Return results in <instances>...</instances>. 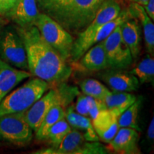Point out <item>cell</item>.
I'll use <instances>...</instances> for the list:
<instances>
[{
	"label": "cell",
	"instance_id": "obj_29",
	"mask_svg": "<svg viewBox=\"0 0 154 154\" xmlns=\"http://www.w3.org/2000/svg\"><path fill=\"white\" fill-rule=\"evenodd\" d=\"M59 0H36L40 9L47 12L53 6H54Z\"/></svg>",
	"mask_w": 154,
	"mask_h": 154
},
{
	"label": "cell",
	"instance_id": "obj_25",
	"mask_svg": "<svg viewBox=\"0 0 154 154\" xmlns=\"http://www.w3.org/2000/svg\"><path fill=\"white\" fill-rule=\"evenodd\" d=\"M72 127L63 118L50 128L45 140H48L51 145V148H57L60 144L63 138L72 130Z\"/></svg>",
	"mask_w": 154,
	"mask_h": 154
},
{
	"label": "cell",
	"instance_id": "obj_20",
	"mask_svg": "<svg viewBox=\"0 0 154 154\" xmlns=\"http://www.w3.org/2000/svg\"><path fill=\"white\" fill-rule=\"evenodd\" d=\"M137 99L129 92L111 91L103 100L106 109L117 118Z\"/></svg>",
	"mask_w": 154,
	"mask_h": 154
},
{
	"label": "cell",
	"instance_id": "obj_22",
	"mask_svg": "<svg viewBox=\"0 0 154 154\" xmlns=\"http://www.w3.org/2000/svg\"><path fill=\"white\" fill-rule=\"evenodd\" d=\"M138 79L140 84L153 83L154 79V59L150 54L145 57L129 72Z\"/></svg>",
	"mask_w": 154,
	"mask_h": 154
},
{
	"label": "cell",
	"instance_id": "obj_14",
	"mask_svg": "<svg viewBox=\"0 0 154 154\" xmlns=\"http://www.w3.org/2000/svg\"><path fill=\"white\" fill-rule=\"evenodd\" d=\"M139 139L138 131L131 128H119L116 134L109 143L111 149L116 153H140L138 147Z\"/></svg>",
	"mask_w": 154,
	"mask_h": 154
},
{
	"label": "cell",
	"instance_id": "obj_18",
	"mask_svg": "<svg viewBox=\"0 0 154 154\" xmlns=\"http://www.w3.org/2000/svg\"><path fill=\"white\" fill-rule=\"evenodd\" d=\"M79 60L81 65L88 71L99 72L109 68L102 42L92 46Z\"/></svg>",
	"mask_w": 154,
	"mask_h": 154
},
{
	"label": "cell",
	"instance_id": "obj_11",
	"mask_svg": "<svg viewBox=\"0 0 154 154\" xmlns=\"http://www.w3.org/2000/svg\"><path fill=\"white\" fill-rule=\"evenodd\" d=\"M38 14L36 0H18L5 16L19 27L26 28L34 26Z\"/></svg>",
	"mask_w": 154,
	"mask_h": 154
},
{
	"label": "cell",
	"instance_id": "obj_21",
	"mask_svg": "<svg viewBox=\"0 0 154 154\" xmlns=\"http://www.w3.org/2000/svg\"><path fill=\"white\" fill-rule=\"evenodd\" d=\"M65 115L66 109L61 106L57 105L51 108L44 116L39 127L36 131V139L45 140L50 128L57 121L65 118Z\"/></svg>",
	"mask_w": 154,
	"mask_h": 154
},
{
	"label": "cell",
	"instance_id": "obj_32",
	"mask_svg": "<svg viewBox=\"0 0 154 154\" xmlns=\"http://www.w3.org/2000/svg\"><path fill=\"white\" fill-rule=\"evenodd\" d=\"M129 1L131 2L132 3L138 4V5H140L144 7V6L146 5V4L148 3L149 0H129Z\"/></svg>",
	"mask_w": 154,
	"mask_h": 154
},
{
	"label": "cell",
	"instance_id": "obj_24",
	"mask_svg": "<svg viewBox=\"0 0 154 154\" xmlns=\"http://www.w3.org/2000/svg\"><path fill=\"white\" fill-rule=\"evenodd\" d=\"M83 94L94 99L103 101L111 93L106 86L99 81L93 79H86L79 83Z\"/></svg>",
	"mask_w": 154,
	"mask_h": 154
},
{
	"label": "cell",
	"instance_id": "obj_16",
	"mask_svg": "<svg viewBox=\"0 0 154 154\" xmlns=\"http://www.w3.org/2000/svg\"><path fill=\"white\" fill-rule=\"evenodd\" d=\"M123 40L129 49L133 59H136L140 51L141 29L137 19L132 16L120 25Z\"/></svg>",
	"mask_w": 154,
	"mask_h": 154
},
{
	"label": "cell",
	"instance_id": "obj_19",
	"mask_svg": "<svg viewBox=\"0 0 154 154\" xmlns=\"http://www.w3.org/2000/svg\"><path fill=\"white\" fill-rule=\"evenodd\" d=\"M128 11L133 17L138 19L141 23L143 30L144 39L147 51L151 57L154 54V24L153 20L148 16L143 6L131 3Z\"/></svg>",
	"mask_w": 154,
	"mask_h": 154
},
{
	"label": "cell",
	"instance_id": "obj_12",
	"mask_svg": "<svg viewBox=\"0 0 154 154\" xmlns=\"http://www.w3.org/2000/svg\"><path fill=\"white\" fill-rule=\"evenodd\" d=\"M32 75L0 59V102L17 85Z\"/></svg>",
	"mask_w": 154,
	"mask_h": 154
},
{
	"label": "cell",
	"instance_id": "obj_13",
	"mask_svg": "<svg viewBox=\"0 0 154 154\" xmlns=\"http://www.w3.org/2000/svg\"><path fill=\"white\" fill-rule=\"evenodd\" d=\"M86 140L79 131L72 128L57 148L38 150L36 154H83Z\"/></svg>",
	"mask_w": 154,
	"mask_h": 154
},
{
	"label": "cell",
	"instance_id": "obj_15",
	"mask_svg": "<svg viewBox=\"0 0 154 154\" xmlns=\"http://www.w3.org/2000/svg\"><path fill=\"white\" fill-rule=\"evenodd\" d=\"M94 128L99 139L109 143L118 131V118L108 109L103 110L92 120Z\"/></svg>",
	"mask_w": 154,
	"mask_h": 154
},
{
	"label": "cell",
	"instance_id": "obj_8",
	"mask_svg": "<svg viewBox=\"0 0 154 154\" xmlns=\"http://www.w3.org/2000/svg\"><path fill=\"white\" fill-rule=\"evenodd\" d=\"M0 59L15 68L29 72L24 44L17 31L0 32Z\"/></svg>",
	"mask_w": 154,
	"mask_h": 154
},
{
	"label": "cell",
	"instance_id": "obj_26",
	"mask_svg": "<svg viewBox=\"0 0 154 154\" xmlns=\"http://www.w3.org/2000/svg\"><path fill=\"white\" fill-rule=\"evenodd\" d=\"M76 98L77 100L74 110L81 115L88 117L90 109L89 96H86L85 94H79Z\"/></svg>",
	"mask_w": 154,
	"mask_h": 154
},
{
	"label": "cell",
	"instance_id": "obj_28",
	"mask_svg": "<svg viewBox=\"0 0 154 154\" xmlns=\"http://www.w3.org/2000/svg\"><path fill=\"white\" fill-rule=\"evenodd\" d=\"M17 2L18 0H0V14L5 15Z\"/></svg>",
	"mask_w": 154,
	"mask_h": 154
},
{
	"label": "cell",
	"instance_id": "obj_23",
	"mask_svg": "<svg viewBox=\"0 0 154 154\" xmlns=\"http://www.w3.org/2000/svg\"><path fill=\"white\" fill-rule=\"evenodd\" d=\"M141 103V98L137 99L134 103L119 116L118 117L119 128H131L138 132L140 131V128L138 124V116Z\"/></svg>",
	"mask_w": 154,
	"mask_h": 154
},
{
	"label": "cell",
	"instance_id": "obj_17",
	"mask_svg": "<svg viewBox=\"0 0 154 154\" xmlns=\"http://www.w3.org/2000/svg\"><path fill=\"white\" fill-rule=\"evenodd\" d=\"M65 119L71 127L82 133L87 141H99V138L94 130L92 121L88 117L76 112L74 107L70 106L66 109Z\"/></svg>",
	"mask_w": 154,
	"mask_h": 154
},
{
	"label": "cell",
	"instance_id": "obj_27",
	"mask_svg": "<svg viewBox=\"0 0 154 154\" xmlns=\"http://www.w3.org/2000/svg\"><path fill=\"white\" fill-rule=\"evenodd\" d=\"M89 103L90 109L88 116L91 121L94 120L96 117V116L99 114L101 111L107 109L104 102L103 101L96 99L94 98L91 97V96H89Z\"/></svg>",
	"mask_w": 154,
	"mask_h": 154
},
{
	"label": "cell",
	"instance_id": "obj_7",
	"mask_svg": "<svg viewBox=\"0 0 154 154\" xmlns=\"http://www.w3.org/2000/svg\"><path fill=\"white\" fill-rule=\"evenodd\" d=\"M32 137L33 130L25 119V111L0 116V140L26 146Z\"/></svg>",
	"mask_w": 154,
	"mask_h": 154
},
{
	"label": "cell",
	"instance_id": "obj_31",
	"mask_svg": "<svg viewBox=\"0 0 154 154\" xmlns=\"http://www.w3.org/2000/svg\"><path fill=\"white\" fill-rule=\"evenodd\" d=\"M147 138L150 141H153L154 139V118L153 117L148 128Z\"/></svg>",
	"mask_w": 154,
	"mask_h": 154
},
{
	"label": "cell",
	"instance_id": "obj_2",
	"mask_svg": "<svg viewBox=\"0 0 154 154\" xmlns=\"http://www.w3.org/2000/svg\"><path fill=\"white\" fill-rule=\"evenodd\" d=\"M105 0H59L47 14L69 32L79 34L95 17Z\"/></svg>",
	"mask_w": 154,
	"mask_h": 154
},
{
	"label": "cell",
	"instance_id": "obj_30",
	"mask_svg": "<svg viewBox=\"0 0 154 154\" xmlns=\"http://www.w3.org/2000/svg\"><path fill=\"white\" fill-rule=\"evenodd\" d=\"M146 14L151 20H154V0H149L148 3L143 7Z\"/></svg>",
	"mask_w": 154,
	"mask_h": 154
},
{
	"label": "cell",
	"instance_id": "obj_6",
	"mask_svg": "<svg viewBox=\"0 0 154 154\" xmlns=\"http://www.w3.org/2000/svg\"><path fill=\"white\" fill-rule=\"evenodd\" d=\"M34 26L44 41L55 49L65 61L69 60L74 39L68 31L45 13L38 14Z\"/></svg>",
	"mask_w": 154,
	"mask_h": 154
},
{
	"label": "cell",
	"instance_id": "obj_10",
	"mask_svg": "<svg viewBox=\"0 0 154 154\" xmlns=\"http://www.w3.org/2000/svg\"><path fill=\"white\" fill-rule=\"evenodd\" d=\"M105 70L100 77L113 91L131 92L139 88L138 79L130 72L121 69L109 68Z\"/></svg>",
	"mask_w": 154,
	"mask_h": 154
},
{
	"label": "cell",
	"instance_id": "obj_5",
	"mask_svg": "<svg viewBox=\"0 0 154 154\" xmlns=\"http://www.w3.org/2000/svg\"><path fill=\"white\" fill-rule=\"evenodd\" d=\"M121 10L120 5L115 0H105L102 4L95 17L86 27L78 34L74 40L70 59L76 62L91 47V43L96 32L106 23L118 17Z\"/></svg>",
	"mask_w": 154,
	"mask_h": 154
},
{
	"label": "cell",
	"instance_id": "obj_4",
	"mask_svg": "<svg viewBox=\"0 0 154 154\" xmlns=\"http://www.w3.org/2000/svg\"><path fill=\"white\" fill-rule=\"evenodd\" d=\"M49 84L41 79H31L0 102V116L26 111L39 99L49 88Z\"/></svg>",
	"mask_w": 154,
	"mask_h": 154
},
{
	"label": "cell",
	"instance_id": "obj_33",
	"mask_svg": "<svg viewBox=\"0 0 154 154\" xmlns=\"http://www.w3.org/2000/svg\"><path fill=\"white\" fill-rule=\"evenodd\" d=\"M2 25H3V21H2V19L1 17H0V32H1V29H2Z\"/></svg>",
	"mask_w": 154,
	"mask_h": 154
},
{
	"label": "cell",
	"instance_id": "obj_9",
	"mask_svg": "<svg viewBox=\"0 0 154 154\" xmlns=\"http://www.w3.org/2000/svg\"><path fill=\"white\" fill-rule=\"evenodd\" d=\"M109 68L124 69L132 64L131 54L123 40L120 25L102 41Z\"/></svg>",
	"mask_w": 154,
	"mask_h": 154
},
{
	"label": "cell",
	"instance_id": "obj_1",
	"mask_svg": "<svg viewBox=\"0 0 154 154\" xmlns=\"http://www.w3.org/2000/svg\"><path fill=\"white\" fill-rule=\"evenodd\" d=\"M16 31L24 44L29 72L32 76L55 86L69 79L72 73V67L44 41L36 26H17Z\"/></svg>",
	"mask_w": 154,
	"mask_h": 154
},
{
	"label": "cell",
	"instance_id": "obj_3",
	"mask_svg": "<svg viewBox=\"0 0 154 154\" xmlns=\"http://www.w3.org/2000/svg\"><path fill=\"white\" fill-rule=\"evenodd\" d=\"M79 94L78 88L69 85L66 82L56 86L25 111V119L31 128L36 132L44 116L51 108L60 105L66 109Z\"/></svg>",
	"mask_w": 154,
	"mask_h": 154
}]
</instances>
